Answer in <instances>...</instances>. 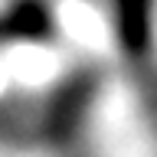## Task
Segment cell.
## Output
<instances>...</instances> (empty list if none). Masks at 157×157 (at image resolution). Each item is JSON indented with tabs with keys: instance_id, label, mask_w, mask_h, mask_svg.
<instances>
[{
	"instance_id": "cell-1",
	"label": "cell",
	"mask_w": 157,
	"mask_h": 157,
	"mask_svg": "<svg viewBox=\"0 0 157 157\" xmlns=\"http://www.w3.org/2000/svg\"><path fill=\"white\" fill-rule=\"evenodd\" d=\"M118 13H121V33H124L128 46L141 49L147 39V23H151V0H118Z\"/></svg>"
}]
</instances>
